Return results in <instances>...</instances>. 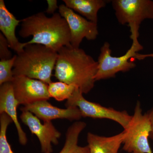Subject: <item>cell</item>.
<instances>
[{
    "label": "cell",
    "mask_w": 153,
    "mask_h": 153,
    "mask_svg": "<svg viewBox=\"0 0 153 153\" xmlns=\"http://www.w3.org/2000/svg\"><path fill=\"white\" fill-rule=\"evenodd\" d=\"M22 20L16 18L7 9L4 1H0V30L8 42L9 47L16 52L20 53L24 50V43L19 42L16 35L17 26Z\"/></svg>",
    "instance_id": "obj_13"
},
{
    "label": "cell",
    "mask_w": 153,
    "mask_h": 153,
    "mask_svg": "<svg viewBox=\"0 0 153 153\" xmlns=\"http://www.w3.org/2000/svg\"><path fill=\"white\" fill-rule=\"evenodd\" d=\"M55 76L60 81L75 85L82 94L93 89L98 62L83 49L63 47L57 52Z\"/></svg>",
    "instance_id": "obj_1"
},
{
    "label": "cell",
    "mask_w": 153,
    "mask_h": 153,
    "mask_svg": "<svg viewBox=\"0 0 153 153\" xmlns=\"http://www.w3.org/2000/svg\"><path fill=\"white\" fill-rule=\"evenodd\" d=\"M14 95L20 105H27L49 100L48 84L38 79L24 76H14L11 82Z\"/></svg>",
    "instance_id": "obj_9"
},
{
    "label": "cell",
    "mask_w": 153,
    "mask_h": 153,
    "mask_svg": "<svg viewBox=\"0 0 153 153\" xmlns=\"http://www.w3.org/2000/svg\"><path fill=\"white\" fill-rule=\"evenodd\" d=\"M81 90L76 87L65 103L66 108L76 107L80 110L82 117L94 119H106L116 122L126 129L130 123L132 115L126 111H117L86 100Z\"/></svg>",
    "instance_id": "obj_7"
},
{
    "label": "cell",
    "mask_w": 153,
    "mask_h": 153,
    "mask_svg": "<svg viewBox=\"0 0 153 153\" xmlns=\"http://www.w3.org/2000/svg\"><path fill=\"white\" fill-rule=\"evenodd\" d=\"M76 87L75 85L60 81L52 82L48 84V92L50 98H54L57 101H62L70 98Z\"/></svg>",
    "instance_id": "obj_17"
},
{
    "label": "cell",
    "mask_w": 153,
    "mask_h": 153,
    "mask_svg": "<svg viewBox=\"0 0 153 153\" xmlns=\"http://www.w3.org/2000/svg\"><path fill=\"white\" fill-rule=\"evenodd\" d=\"M123 149L128 153H153L149 143L152 125L147 114H143L139 101L128 128L124 130Z\"/></svg>",
    "instance_id": "obj_5"
},
{
    "label": "cell",
    "mask_w": 153,
    "mask_h": 153,
    "mask_svg": "<svg viewBox=\"0 0 153 153\" xmlns=\"http://www.w3.org/2000/svg\"><path fill=\"white\" fill-rule=\"evenodd\" d=\"M21 110L30 111L39 119L44 121V122L57 119L77 121L82 117L80 110L76 107L66 108L65 109L59 108L53 106L47 100L24 105Z\"/></svg>",
    "instance_id": "obj_11"
},
{
    "label": "cell",
    "mask_w": 153,
    "mask_h": 153,
    "mask_svg": "<svg viewBox=\"0 0 153 153\" xmlns=\"http://www.w3.org/2000/svg\"><path fill=\"white\" fill-rule=\"evenodd\" d=\"M9 45L5 37L0 33V58L1 60H9L13 57L9 49Z\"/></svg>",
    "instance_id": "obj_20"
},
{
    "label": "cell",
    "mask_w": 153,
    "mask_h": 153,
    "mask_svg": "<svg viewBox=\"0 0 153 153\" xmlns=\"http://www.w3.org/2000/svg\"><path fill=\"white\" fill-rule=\"evenodd\" d=\"M13 69L14 76H24L49 84L52 82L57 52L40 44H28L17 54Z\"/></svg>",
    "instance_id": "obj_3"
},
{
    "label": "cell",
    "mask_w": 153,
    "mask_h": 153,
    "mask_svg": "<svg viewBox=\"0 0 153 153\" xmlns=\"http://www.w3.org/2000/svg\"><path fill=\"white\" fill-rule=\"evenodd\" d=\"M20 117L21 120L27 126L32 134L36 135L41 144L43 153H52L53 152L52 144L57 145L61 134L55 128L52 122L41 123L39 119L32 113L22 110Z\"/></svg>",
    "instance_id": "obj_10"
},
{
    "label": "cell",
    "mask_w": 153,
    "mask_h": 153,
    "mask_svg": "<svg viewBox=\"0 0 153 153\" xmlns=\"http://www.w3.org/2000/svg\"><path fill=\"white\" fill-rule=\"evenodd\" d=\"M14 95L11 82H6L0 87V114H7L13 122L17 128L19 142L23 146L27 144V138L18 120L17 109L19 105Z\"/></svg>",
    "instance_id": "obj_12"
},
{
    "label": "cell",
    "mask_w": 153,
    "mask_h": 153,
    "mask_svg": "<svg viewBox=\"0 0 153 153\" xmlns=\"http://www.w3.org/2000/svg\"><path fill=\"white\" fill-rule=\"evenodd\" d=\"M19 36L26 38L33 36L28 44L44 45L58 52L63 47H71V34L66 20L59 13L48 17L43 12L22 19Z\"/></svg>",
    "instance_id": "obj_2"
},
{
    "label": "cell",
    "mask_w": 153,
    "mask_h": 153,
    "mask_svg": "<svg viewBox=\"0 0 153 153\" xmlns=\"http://www.w3.org/2000/svg\"><path fill=\"white\" fill-rule=\"evenodd\" d=\"M68 7L77 12L88 21L97 23L98 13L106 6L105 0H63Z\"/></svg>",
    "instance_id": "obj_15"
},
{
    "label": "cell",
    "mask_w": 153,
    "mask_h": 153,
    "mask_svg": "<svg viewBox=\"0 0 153 153\" xmlns=\"http://www.w3.org/2000/svg\"><path fill=\"white\" fill-rule=\"evenodd\" d=\"M13 120L7 114L3 113L0 115V153H14L7 140V130Z\"/></svg>",
    "instance_id": "obj_18"
},
{
    "label": "cell",
    "mask_w": 153,
    "mask_h": 153,
    "mask_svg": "<svg viewBox=\"0 0 153 153\" xmlns=\"http://www.w3.org/2000/svg\"><path fill=\"white\" fill-rule=\"evenodd\" d=\"M48 7L46 12L48 14L55 13V12L57 9H59V7L57 6V0H47Z\"/></svg>",
    "instance_id": "obj_21"
},
{
    "label": "cell",
    "mask_w": 153,
    "mask_h": 153,
    "mask_svg": "<svg viewBox=\"0 0 153 153\" xmlns=\"http://www.w3.org/2000/svg\"><path fill=\"white\" fill-rule=\"evenodd\" d=\"M153 58V53H150V54H141L140 53H137L136 54L135 56L134 57V58H135L138 60H143L146 58Z\"/></svg>",
    "instance_id": "obj_23"
},
{
    "label": "cell",
    "mask_w": 153,
    "mask_h": 153,
    "mask_svg": "<svg viewBox=\"0 0 153 153\" xmlns=\"http://www.w3.org/2000/svg\"><path fill=\"white\" fill-rule=\"evenodd\" d=\"M58 10L59 14L68 24L71 34V47L79 48L84 38L92 41L97 38L99 34L97 23L88 21L65 4L60 5Z\"/></svg>",
    "instance_id": "obj_8"
},
{
    "label": "cell",
    "mask_w": 153,
    "mask_h": 153,
    "mask_svg": "<svg viewBox=\"0 0 153 153\" xmlns=\"http://www.w3.org/2000/svg\"><path fill=\"white\" fill-rule=\"evenodd\" d=\"M124 131L111 137L88 133L87 141L90 153H118L123 143Z\"/></svg>",
    "instance_id": "obj_14"
},
{
    "label": "cell",
    "mask_w": 153,
    "mask_h": 153,
    "mask_svg": "<svg viewBox=\"0 0 153 153\" xmlns=\"http://www.w3.org/2000/svg\"><path fill=\"white\" fill-rule=\"evenodd\" d=\"M86 126L85 122L79 121L70 126L66 131L65 144L59 153H90L88 145L80 146L78 144L79 134Z\"/></svg>",
    "instance_id": "obj_16"
},
{
    "label": "cell",
    "mask_w": 153,
    "mask_h": 153,
    "mask_svg": "<svg viewBox=\"0 0 153 153\" xmlns=\"http://www.w3.org/2000/svg\"><path fill=\"white\" fill-rule=\"evenodd\" d=\"M143 46L138 40L132 41L130 48L122 56L116 57L111 55L110 45L105 42L100 50L98 58V68L95 76V81L115 77L118 72H125L134 68L135 63L129 60L134 57L138 52L143 50Z\"/></svg>",
    "instance_id": "obj_6"
},
{
    "label": "cell",
    "mask_w": 153,
    "mask_h": 153,
    "mask_svg": "<svg viewBox=\"0 0 153 153\" xmlns=\"http://www.w3.org/2000/svg\"><path fill=\"white\" fill-rule=\"evenodd\" d=\"M17 55H14L9 60L0 61V85L6 82H11L14 79L13 69Z\"/></svg>",
    "instance_id": "obj_19"
},
{
    "label": "cell",
    "mask_w": 153,
    "mask_h": 153,
    "mask_svg": "<svg viewBox=\"0 0 153 153\" xmlns=\"http://www.w3.org/2000/svg\"><path fill=\"white\" fill-rule=\"evenodd\" d=\"M119 23L128 25L132 41L138 40L139 29L143 22L153 19V1L152 0L111 1Z\"/></svg>",
    "instance_id": "obj_4"
},
{
    "label": "cell",
    "mask_w": 153,
    "mask_h": 153,
    "mask_svg": "<svg viewBox=\"0 0 153 153\" xmlns=\"http://www.w3.org/2000/svg\"><path fill=\"white\" fill-rule=\"evenodd\" d=\"M147 114L149 116L152 125V131L150 134V138L153 140V107L147 112Z\"/></svg>",
    "instance_id": "obj_22"
}]
</instances>
